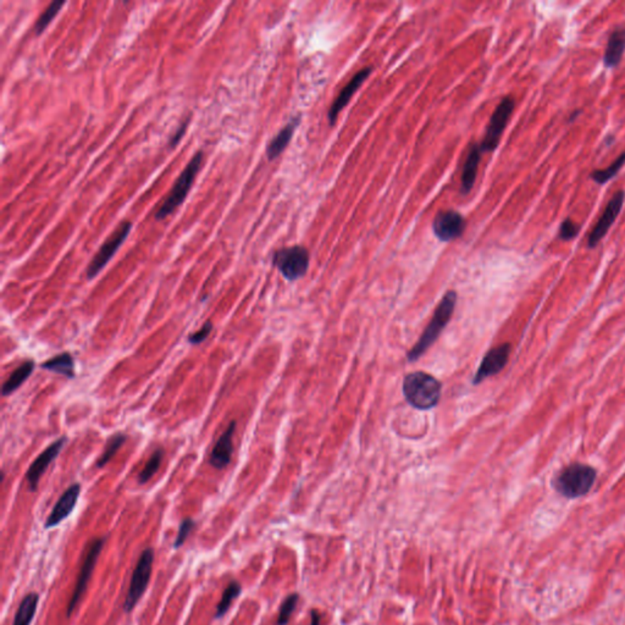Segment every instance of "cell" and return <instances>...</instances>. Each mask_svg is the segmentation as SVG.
<instances>
[{"mask_svg":"<svg viewBox=\"0 0 625 625\" xmlns=\"http://www.w3.org/2000/svg\"><path fill=\"white\" fill-rule=\"evenodd\" d=\"M203 160H204V154L202 151H197L196 154L192 156L187 166L183 169L182 173L176 180L174 187L165 198V201L163 202L159 209L156 210V215H154L156 220L160 221V220L166 219L169 215L173 214L175 210L178 209V206L182 204L185 199L187 198L188 193L191 191L197 175L201 170Z\"/></svg>","mask_w":625,"mask_h":625,"instance_id":"4","label":"cell"},{"mask_svg":"<svg viewBox=\"0 0 625 625\" xmlns=\"http://www.w3.org/2000/svg\"><path fill=\"white\" fill-rule=\"evenodd\" d=\"M311 625H320V616L316 611H311Z\"/></svg>","mask_w":625,"mask_h":625,"instance_id":"33","label":"cell"},{"mask_svg":"<svg viewBox=\"0 0 625 625\" xmlns=\"http://www.w3.org/2000/svg\"><path fill=\"white\" fill-rule=\"evenodd\" d=\"M371 71H373L371 68H364V69H361V71H358V73L352 78L351 81L345 86L342 91L340 92V94H338V98L333 101V105H331V108H330L329 110V114H328V119H329V123L331 126L335 125V123L338 121V116L340 115V113H341V111L345 109V106L349 103L353 94H354V93L359 89L361 85L366 81V78H369Z\"/></svg>","mask_w":625,"mask_h":625,"instance_id":"15","label":"cell"},{"mask_svg":"<svg viewBox=\"0 0 625 625\" xmlns=\"http://www.w3.org/2000/svg\"><path fill=\"white\" fill-rule=\"evenodd\" d=\"M581 113H583V110L581 109L574 110L573 114L571 115V118H569V123H573V121H574Z\"/></svg>","mask_w":625,"mask_h":625,"instance_id":"34","label":"cell"},{"mask_svg":"<svg viewBox=\"0 0 625 625\" xmlns=\"http://www.w3.org/2000/svg\"><path fill=\"white\" fill-rule=\"evenodd\" d=\"M516 101L512 97H505L497 108L493 111V116L490 119L484 140L480 143V149L483 153L493 151L497 148L502 137V133L506 130L507 123L511 119L513 110H514Z\"/></svg>","mask_w":625,"mask_h":625,"instance_id":"8","label":"cell"},{"mask_svg":"<svg viewBox=\"0 0 625 625\" xmlns=\"http://www.w3.org/2000/svg\"><path fill=\"white\" fill-rule=\"evenodd\" d=\"M241 591H242V588H241V584L238 581H231L228 585V588L225 589L223 598L220 600L219 605L216 607L215 618H221V617L225 616V613L228 611V608L231 606L233 600H236L240 596Z\"/></svg>","mask_w":625,"mask_h":625,"instance_id":"25","label":"cell"},{"mask_svg":"<svg viewBox=\"0 0 625 625\" xmlns=\"http://www.w3.org/2000/svg\"><path fill=\"white\" fill-rule=\"evenodd\" d=\"M41 368L55 373V374L63 375L66 379H73L76 375L75 361L69 352L58 354V356L53 357L51 359L42 363Z\"/></svg>","mask_w":625,"mask_h":625,"instance_id":"21","label":"cell"},{"mask_svg":"<svg viewBox=\"0 0 625 625\" xmlns=\"http://www.w3.org/2000/svg\"><path fill=\"white\" fill-rule=\"evenodd\" d=\"M36 368L35 361H26L18 366V369L13 371V374L10 375L9 379L5 381L1 388V395L4 397H8L11 393H14L18 388H21L23 383H26L30 376L32 375Z\"/></svg>","mask_w":625,"mask_h":625,"instance_id":"20","label":"cell"},{"mask_svg":"<svg viewBox=\"0 0 625 625\" xmlns=\"http://www.w3.org/2000/svg\"><path fill=\"white\" fill-rule=\"evenodd\" d=\"M235 430H236V421L233 420L228 424V429L225 430L219 440L215 443L209 458V463L215 469H224L230 464L233 458V438Z\"/></svg>","mask_w":625,"mask_h":625,"instance_id":"16","label":"cell"},{"mask_svg":"<svg viewBox=\"0 0 625 625\" xmlns=\"http://www.w3.org/2000/svg\"><path fill=\"white\" fill-rule=\"evenodd\" d=\"M163 458H164V450L163 448H158L151 454V458L147 462L146 466H144V468L142 469L141 473L138 475V483L140 484H147L156 475V471L159 470Z\"/></svg>","mask_w":625,"mask_h":625,"instance_id":"27","label":"cell"},{"mask_svg":"<svg viewBox=\"0 0 625 625\" xmlns=\"http://www.w3.org/2000/svg\"><path fill=\"white\" fill-rule=\"evenodd\" d=\"M213 329H214L213 323L211 321H206V324L203 325L201 329L196 331V333H191L188 336V342L193 345V346L201 345V343L206 341V338H209V335L213 331Z\"/></svg>","mask_w":625,"mask_h":625,"instance_id":"31","label":"cell"},{"mask_svg":"<svg viewBox=\"0 0 625 625\" xmlns=\"http://www.w3.org/2000/svg\"><path fill=\"white\" fill-rule=\"evenodd\" d=\"M509 354H511L509 343H503L488 352V354L484 357L479 369L475 374L473 383L478 385L490 376L498 374L506 366L507 361L509 359Z\"/></svg>","mask_w":625,"mask_h":625,"instance_id":"13","label":"cell"},{"mask_svg":"<svg viewBox=\"0 0 625 625\" xmlns=\"http://www.w3.org/2000/svg\"><path fill=\"white\" fill-rule=\"evenodd\" d=\"M126 440H128V436L125 434H121V433L113 435V436L108 440L106 445H105L104 451L101 453V458L97 462V466H98V468H104V466H106L113 458H114L116 452L119 451L120 448L123 447V445Z\"/></svg>","mask_w":625,"mask_h":625,"instance_id":"24","label":"cell"},{"mask_svg":"<svg viewBox=\"0 0 625 625\" xmlns=\"http://www.w3.org/2000/svg\"><path fill=\"white\" fill-rule=\"evenodd\" d=\"M596 480V470L583 463H571L556 475L553 488L563 497L578 498L590 493Z\"/></svg>","mask_w":625,"mask_h":625,"instance_id":"2","label":"cell"},{"mask_svg":"<svg viewBox=\"0 0 625 625\" xmlns=\"http://www.w3.org/2000/svg\"><path fill=\"white\" fill-rule=\"evenodd\" d=\"M81 493V484H73L69 488L65 490V493L60 496L58 502L55 503L54 508L51 509V514L47 518L44 528L51 529L61 521H65L73 513L78 497Z\"/></svg>","mask_w":625,"mask_h":625,"instance_id":"14","label":"cell"},{"mask_svg":"<svg viewBox=\"0 0 625 625\" xmlns=\"http://www.w3.org/2000/svg\"><path fill=\"white\" fill-rule=\"evenodd\" d=\"M457 293L454 291H448L443 299L440 302L436 311H435L434 316L430 321L429 325L426 326L424 333H421L419 341L414 345V347L411 348L408 353V361H414L419 359L420 357L424 354L425 352L429 349L430 346L438 340V335L443 333L445 326L448 324V321L451 319L452 313L454 311L456 307Z\"/></svg>","mask_w":625,"mask_h":625,"instance_id":"3","label":"cell"},{"mask_svg":"<svg viewBox=\"0 0 625 625\" xmlns=\"http://www.w3.org/2000/svg\"><path fill=\"white\" fill-rule=\"evenodd\" d=\"M443 386L433 375L416 371L407 375L403 381V393L407 402L416 409L434 408L441 397Z\"/></svg>","mask_w":625,"mask_h":625,"instance_id":"1","label":"cell"},{"mask_svg":"<svg viewBox=\"0 0 625 625\" xmlns=\"http://www.w3.org/2000/svg\"><path fill=\"white\" fill-rule=\"evenodd\" d=\"M625 164V151L621 153L608 168L603 170H593L590 174V178L598 185H605L608 181H611L612 178H616L617 174L621 171L623 165Z\"/></svg>","mask_w":625,"mask_h":625,"instance_id":"23","label":"cell"},{"mask_svg":"<svg viewBox=\"0 0 625 625\" xmlns=\"http://www.w3.org/2000/svg\"><path fill=\"white\" fill-rule=\"evenodd\" d=\"M132 221L125 220L118 228H115L114 233L106 238V241L101 245L99 251L97 252L96 256L87 266L86 275H87L88 280H93L96 278L97 275L99 274L101 270L106 266V264L113 259L115 253L119 251L120 247L123 246L125 240L128 237V235L132 230Z\"/></svg>","mask_w":625,"mask_h":625,"instance_id":"7","label":"cell"},{"mask_svg":"<svg viewBox=\"0 0 625 625\" xmlns=\"http://www.w3.org/2000/svg\"><path fill=\"white\" fill-rule=\"evenodd\" d=\"M433 230L440 241L450 242L463 235L466 230V219L456 210H443L433 221Z\"/></svg>","mask_w":625,"mask_h":625,"instance_id":"11","label":"cell"},{"mask_svg":"<svg viewBox=\"0 0 625 625\" xmlns=\"http://www.w3.org/2000/svg\"><path fill=\"white\" fill-rule=\"evenodd\" d=\"M301 119H299V116H295L290 123L285 126V128L280 131V132L275 136L271 141H270L269 144L266 147V156H268V159L274 160L278 158L281 153H283L285 149H286V147H287L288 143L291 141V138H292L293 133L296 131L297 126H298V123H299Z\"/></svg>","mask_w":625,"mask_h":625,"instance_id":"19","label":"cell"},{"mask_svg":"<svg viewBox=\"0 0 625 625\" xmlns=\"http://www.w3.org/2000/svg\"><path fill=\"white\" fill-rule=\"evenodd\" d=\"M39 596L38 593H27L18 606V612L15 614L14 624L13 625H30L32 623L33 618L37 612Z\"/></svg>","mask_w":625,"mask_h":625,"instance_id":"22","label":"cell"},{"mask_svg":"<svg viewBox=\"0 0 625 625\" xmlns=\"http://www.w3.org/2000/svg\"><path fill=\"white\" fill-rule=\"evenodd\" d=\"M153 562H154L153 548H146L140 556L136 568L133 571L128 596L123 603V611L128 612V613L133 611V608L137 606L138 601L141 600L143 593H146L147 588L151 581Z\"/></svg>","mask_w":625,"mask_h":625,"instance_id":"6","label":"cell"},{"mask_svg":"<svg viewBox=\"0 0 625 625\" xmlns=\"http://www.w3.org/2000/svg\"><path fill=\"white\" fill-rule=\"evenodd\" d=\"M105 541H106V538H93L89 545H88L86 555H85V558H83L82 567H81V571H80V574H78L76 588H75L73 596H71L69 603H68L66 616L70 617L73 614L75 608L78 607V603L81 601L83 593L87 589L88 581L91 579L92 573L94 571V567H96L98 557H99L101 550H103Z\"/></svg>","mask_w":625,"mask_h":625,"instance_id":"9","label":"cell"},{"mask_svg":"<svg viewBox=\"0 0 625 625\" xmlns=\"http://www.w3.org/2000/svg\"><path fill=\"white\" fill-rule=\"evenodd\" d=\"M625 192L618 191L614 196L612 197L611 201L608 202L606 209L603 211L602 216L600 218L596 226L593 228V231L590 233L589 240H588V246L589 248H595L598 243L602 241L603 237L607 235L609 228H612L613 223L616 221L618 215L621 213L623 204H624Z\"/></svg>","mask_w":625,"mask_h":625,"instance_id":"12","label":"cell"},{"mask_svg":"<svg viewBox=\"0 0 625 625\" xmlns=\"http://www.w3.org/2000/svg\"><path fill=\"white\" fill-rule=\"evenodd\" d=\"M625 51V27L618 26L608 37L603 63L607 69H613L621 64Z\"/></svg>","mask_w":625,"mask_h":625,"instance_id":"17","label":"cell"},{"mask_svg":"<svg viewBox=\"0 0 625 625\" xmlns=\"http://www.w3.org/2000/svg\"><path fill=\"white\" fill-rule=\"evenodd\" d=\"M64 5L65 1H59V0H55V1L51 3V5H48V8L42 13L39 18H37L36 23H35V33H36L37 36H39V35L44 32V30L48 27V25L54 20L56 15L59 14L60 10H61Z\"/></svg>","mask_w":625,"mask_h":625,"instance_id":"26","label":"cell"},{"mask_svg":"<svg viewBox=\"0 0 625 625\" xmlns=\"http://www.w3.org/2000/svg\"><path fill=\"white\" fill-rule=\"evenodd\" d=\"M580 228H581L580 225L574 223L573 220L566 219L562 223L561 228H559L558 237L561 238L562 241H571L579 235Z\"/></svg>","mask_w":625,"mask_h":625,"instance_id":"29","label":"cell"},{"mask_svg":"<svg viewBox=\"0 0 625 625\" xmlns=\"http://www.w3.org/2000/svg\"><path fill=\"white\" fill-rule=\"evenodd\" d=\"M298 598L299 596L297 593H292L283 601L281 607H280V612H278V625H287L293 612L296 609Z\"/></svg>","mask_w":625,"mask_h":625,"instance_id":"28","label":"cell"},{"mask_svg":"<svg viewBox=\"0 0 625 625\" xmlns=\"http://www.w3.org/2000/svg\"><path fill=\"white\" fill-rule=\"evenodd\" d=\"M194 526H196V521H193V519H190V518L183 519L182 523L180 525V528H178V538H176V541H175L174 548H180L183 543H186V540L191 534L192 530L194 529Z\"/></svg>","mask_w":625,"mask_h":625,"instance_id":"30","label":"cell"},{"mask_svg":"<svg viewBox=\"0 0 625 625\" xmlns=\"http://www.w3.org/2000/svg\"><path fill=\"white\" fill-rule=\"evenodd\" d=\"M273 264L278 268L283 278L295 281L306 275L309 266V253L304 247L301 246L281 248L275 252Z\"/></svg>","mask_w":625,"mask_h":625,"instance_id":"5","label":"cell"},{"mask_svg":"<svg viewBox=\"0 0 625 625\" xmlns=\"http://www.w3.org/2000/svg\"><path fill=\"white\" fill-rule=\"evenodd\" d=\"M188 123H190V118H187V120H185V121L176 128V131L171 135L169 141L170 148H175V147L178 146V143L181 142L183 135L187 131Z\"/></svg>","mask_w":625,"mask_h":625,"instance_id":"32","label":"cell"},{"mask_svg":"<svg viewBox=\"0 0 625 625\" xmlns=\"http://www.w3.org/2000/svg\"><path fill=\"white\" fill-rule=\"evenodd\" d=\"M481 149L479 144H473L470 147L469 153L466 156L464 166H463V173H462L461 180V193L466 194L471 191V188L474 186L476 175H478V169H479L480 159H481Z\"/></svg>","mask_w":625,"mask_h":625,"instance_id":"18","label":"cell"},{"mask_svg":"<svg viewBox=\"0 0 625 625\" xmlns=\"http://www.w3.org/2000/svg\"><path fill=\"white\" fill-rule=\"evenodd\" d=\"M66 443H68V438L61 436L51 443V446H48L44 451L42 452L39 456L37 457L26 473V480H27L30 491H32V493L37 491L42 476L46 473L48 466H51V463L58 458Z\"/></svg>","mask_w":625,"mask_h":625,"instance_id":"10","label":"cell"}]
</instances>
